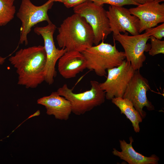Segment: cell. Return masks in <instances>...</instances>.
Wrapping results in <instances>:
<instances>
[{
    "label": "cell",
    "mask_w": 164,
    "mask_h": 164,
    "mask_svg": "<svg viewBox=\"0 0 164 164\" xmlns=\"http://www.w3.org/2000/svg\"><path fill=\"white\" fill-rule=\"evenodd\" d=\"M9 60L16 70L18 85L35 88L44 81L46 56L44 46L22 48Z\"/></svg>",
    "instance_id": "cell-1"
},
{
    "label": "cell",
    "mask_w": 164,
    "mask_h": 164,
    "mask_svg": "<svg viewBox=\"0 0 164 164\" xmlns=\"http://www.w3.org/2000/svg\"><path fill=\"white\" fill-rule=\"evenodd\" d=\"M56 39L60 48L67 51L82 52L93 46L94 34L85 19L74 13L65 19L58 28Z\"/></svg>",
    "instance_id": "cell-2"
},
{
    "label": "cell",
    "mask_w": 164,
    "mask_h": 164,
    "mask_svg": "<svg viewBox=\"0 0 164 164\" xmlns=\"http://www.w3.org/2000/svg\"><path fill=\"white\" fill-rule=\"evenodd\" d=\"M87 62V68L98 76L106 74V70L120 65L125 59L124 52L119 51L115 44L105 43L88 47L81 52Z\"/></svg>",
    "instance_id": "cell-3"
},
{
    "label": "cell",
    "mask_w": 164,
    "mask_h": 164,
    "mask_svg": "<svg viewBox=\"0 0 164 164\" xmlns=\"http://www.w3.org/2000/svg\"><path fill=\"white\" fill-rule=\"evenodd\" d=\"M90 84V89L78 93H74L66 84L57 90L60 95L70 101L72 112L76 115H83L105 102V93L100 88L99 83L96 80H91Z\"/></svg>",
    "instance_id": "cell-4"
},
{
    "label": "cell",
    "mask_w": 164,
    "mask_h": 164,
    "mask_svg": "<svg viewBox=\"0 0 164 164\" xmlns=\"http://www.w3.org/2000/svg\"><path fill=\"white\" fill-rule=\"evenodd\" d=\"M103 5L88 0L73 9L74 13L83 17L92 28L95 45L104 41L111 32L106 11Z\"/></svg>",
    "instance_id": "cell-5"
},
{
    "label": "cell",
    "mask_w": 164,
    "mask_h": 164,
    "mask_svg": "<svg viewBox=\"0 0 164 164\" xmlns=\"http://www.w3.org/2000/svg\"><path fill=\"white\" fill-rule=\"evenodd\" d=\"M53 2L48 0L42 5L38 6L34 5L30 0H22L16 14L22 23L19 39L20 44L28 45L27 36L35 25L44 21L48 23L51 22L48 12L52 8Z\"/></svg>",
    "instance_id": "cell-6"
},
{
    "label": "cell",
    "mask_w": 164,
    "mask_h": 164,
    "mask_svg": "<svg viewBox=\"0 0 164 164\" xmlns=\"http://www.w3.org/2000/svg\"><path fill=\"white\" fill-rule=\"evenodd\" d=\"M151 36L150 33L146 31L135 35L129 36L126 32L113 36L114 40L118 42L124 49L126 60L135 70H139L145 60L144 52H149L150 49V44L147 42Z\"/></svg>",
    "instance_id": "cell-7"
},
{
    "label": "cell",
    "mask_w": 164,
    "mask_h": 164,
    "mask_svg": "<svg viewBox=\"0 0 164 164\" xmlns=\"http://www.w3.org/2000/svg\"><path fill=\"white\" fill-rule=\"evenodd\" d=\"M107 79L99 83L100 88L105 93V98L111 100L114 97H122L135 70L126 60L119 66L108 69Z\"/></svg>",
    "instance_id": "cell-8"
},
{
    "label": "cell",
    "mask_w": 164,
    "mask_h": 164,
    "mask_svg": "<svg viewBox=\"0 0 164 164\" xmlns=\"http://www.w3.org/2000/svg\"><path fill=\"white\" fill-rule=\"evenodd\" d=\"M56 29L51 22L46 26H37L34 29L35 33L41 36L44 42V47L46 56V62L45 70V80L49 85L52 84L56 76L55 69L56 63L67 52L65 48L59 49L55 46L53 35Z\"/></svg>",
    "instance_id": "cell-9"
},
{
    "label": "cell",
    "mask_w": 164,
    "mask_h": 164,
    "mask_svg": "<svg viewBox=\"0 0 164 164\" xmlns=\"http://www.w3.org/2000/svg\"><path fill=\"white\" fill-rule=\"evenodd\" d=\"M150 90L148 80L143 77L139 70H136L128 84L122 98L130 101L143 119L146 115L143 108L148 110L155 109L154 106L148 99L147 92Z\"/></svg>",
    "instance_id": "cell-10"
},
{
    "label": "cell",
    "mask_w": 164,
    "mask_h": 164,
    "mask_svg": "<svg viewBox=\"0 0 164 164\" xmlns=\"http://www.w3.org/2000/svg\"><path fill=\"white\" fill-rule=\"evenodd\" d=\"M110 29L113 36L126 31L132 35L139 34V19L122 6L110 5L106 11Z\"/></svg>",
    "instance_id": "cell-11"
},
{
    "label": "cell",
    "mask_w": 164,
    "mask_h": 164,
    "mask_svg": "<svg viewBox=\"0 0 164 164\" xmlns=\"http://www.w3.org/2000/svg\"><path fill=\"white\" fill-rule=\"evenodd\" d=\"M129 9L139 19V33L164 22V4L154 0Z\"/></svg>",
    "instance_id": "cell-12"
},
{
    "label": "cell",
    "mask_w": 164,
    "mask_h": 164,
    "mask_svg": "<svg viewBox=\"0 0 164 164\" xmlns=\"http://www.w3.org/2000/svg\"><path fill=\"white\" fill-rule=\"evenodd\" d=\"M37 103L45 107L48 115H53L56 119L67 120L72 112L70 101L57 91L38 99Z\"/></svg>",
    "instance_id": "cell-13"
},
{
    "label": "cell",
    "mask_w": 164,
    "mask_h": 164,
    "mask_svg": "<svg viewBox=\"0 0 164 164\" xmlns=\"http://www.w3.org/2000/svg\"><path fill=\"white\" fill-rule=\"evenodd\" d=\"M58 68L64 78H73L87 68V62L81 52L67 51L59 59Z\"/></svg>",
    "instance_id": "cell-14"
},
{
    "label": "cell",
    "mask_w": 164,
    "mask_h": 164,
    "mask_svg": "<svg viewBox=\"0 0 164 164\" xmlns=\"http://www.w3.org/2000/svg\"><path fill=\"white\" fill-rule=\"evenodd\" d=\"M130 143L124 140H119L121 151L113 149L112 154L118 156L120 159L127 162L129 164H158L159 158L155 154L149 157L145 156L137 152L134 149L132 143L134 140L132 137L129 138Z\"/></svg>",
    "instance_id": "cell-15"
},
{
    "label": "cell",
    "mask_w": 164,
    "mask_h": 164,
    "mask_svg": "<svg viewBox=\"0 0 164 164\" xmlns=\"http://www.w3.org/2000/svg\"><path fill=\"white\" fill-rule=\"evenodd\" d=\"M111 100L112 103L119 109L121 113L125 114L132 122L134 131L139 132V124L143 119L132 103L128 99L121 97H114Z\"/></svg>",
    "instance_id": "cell-16"
},
{
    "label": "cell",
    "mask_w": 164,
    "mask_h": 164,
    "mask_svg": "<svg viewBox=\"0 0 164 164\" xmlns=\"http://www.w3.org/2000/svg\"><path fill=\"white\" fill-rule=\"evenodd\" d=\"M15 0H0V26H5L14 18Z\"/></svg>",
    "instance_id": "cell-17"
},
{
    "label": "cell",
    "mask_w": 164,
    "mask_h": 164,
    "mask_svg": "<svg viewBox=\"0 0 164 164\" xmlns=\"http://www.w3.org/2000/svg\"><path fill=\"white\" fill-rule=\"evenodd\" d=\"M151 47L149 51V54L154 56L159 54H164V41L157 39L151 36L149 39Z\"/></svg>",
    "instance_id": "cell-18"
},
{
    "label": "cell",
    "mask_w": 164,
    "mask_h": 164,
    "mask_svg": "<svg viewBox=\"0 0 164 164\" xmlns=\"http://www.w3.org/2000/svg\"><path fill=\"white\" fill-rule=\"evenodd\" d=\"M100 5L104 4H108L111 5L122 6L125 5H134L136 6L139 5L132 0H89Z\"/></svg>",
    "instance_id": "cell-19"
},
{
    "label": "cell",
    "mask_w": 164,
    "mask_h": 164,
    "mask_svg": "<svg viewBox=\"0 0 164 164\" xmlns=\"http://www.w3.org/2000/svg\"><path fill=\"white\" fill-rule=\"evenodd\" d=\"M145 31L149 32L151 36L161 40L164 37V23H163L155 27L147 29L145 30Z\"/></svg>",
    "instance_id": "cell-20"
},
{
    "label": "cell",
    "mask_w": 164,
    "mask_h": 164,
    "mask_svg": "<svg viewBox=\"0 0 164 164\" xmlns=\"http://www.w3.org/2000/svg\"><path fill=\"white\" fill-rule=\"evenodd\" d=\"M88 0H63V3L67 8L74 7Z\"/></svg>",
    "instance_id": "cell-21"
},
{
    "label": "cell",
    "mask_w": 164,
    "mask_h": 164,
    "mask_svg": "<svg viewBox=\"0 0 164 164\" xmlns=\"http://www.w3.org/2000/svg\"><path fill=\"white\" fill-rule=\"evenodd\" d=\"M135 2L139 4H143L153 0H132Z\"/></svg>",
    "instance_id": "cell-22"
},
{
    "label": "cell",
    "mask_w": 164,
    "mask_h": 164,
    "mask_svg": "<svg viewBox=\"0 0 164 164\" xmlns=\"http://www.w3.org/2000/svg\"><path fill=\"white\" fill-rule=\"evenodd\" d=\"M6 57H3L0 56V65H2L5 62Z\"/></svg>",
    "instance_id": "cell-23"
},
{
    "label": "cell",
    "mask_w": 164,
    "mask_h": 164,
    "mask_svg": "<svg viewBox=\"0 0 164 164\" xmlns=\"http://www.w3.org/2000/svg\"><path fill=\"white\" fill-rule=\"evenodd\" d=\"M53 2H60L63 3V0H51Z\"/></svg>",
    "instance_id": "cell-24"
},
{
    "label": "cell",
    "mask_w": 164,
    "mask_h": 164,
    "mask_svg": "<svg viewBox=\"0 0 164 164\" xmlns=\"http://www.w3.org/2000/svg\"><path fill=\"white\" fill-rule=\"evenodd\" d=\"M156 2H157L159 3H160V2H163L164 1V0H154Z\"/></svg>",
    "instance_id": "cell-25"
}]
</instances>
